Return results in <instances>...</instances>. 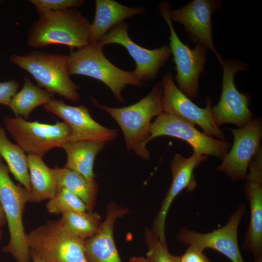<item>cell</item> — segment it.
<instances>
[{"label":"cell","mask_w":262,"mask_h":262,"mask_svg":"<svg viewBox=\"0 0 262 262\" xmlns=\"http://www.w3.org/2000/svg\"><path fill=\"white\" fill-rule=\"evenodd\" d=\"M162 93V84L159 81L145 97L128 106L110 107L99 104L93 98L91 101L117 122L124 136L126 149L133 151L142 159L148 160L150 155L147 145L150 141L151 120L163 112Z\"/></svg>","instance_id":"6da1fadb"},{"label":"cell","mask_w":262,"mask_h":262,"mask_svg":"<svg viewBox=\"0 0 262 262\" xmlns=\"http://www.w3.org/2000/svg\"><path fill=\"white\" fill-rule=\"evenodd\" d=\"M39 16L28 35L27 41L31 47L62 45L74 50L89 44L91 23L77 9L49 11Z\"/></svg>","instance_id":"7a4b0ae2"},{"label":"cell","mask_w":262,"mask_h":262,"mask_svg":"<svg viewBox=\"0 0 262 262\" xmlns=\"http://www.w3.org/2000/svg\"><path fill=\"white\" fill-rule=\"evenodd\" d=\"M103 47L98 42L70 50L67 55L66 69L68 75H80L98 80L112 92L120 102L123 103L121 93L128 85L141 87L133 71H126L111 63L103 52Z\"/></svg>","instance_id":"3957f363"},{"label":"cell","mask_w":262,"mask_h":262,"mask_svg":"<svg viewBox=\"0 0 262 262\" xmlns=\"http://www.w3.org/2000/svg\"><path fill=\"white\" fill-rule=\"evenodd\" d=\"M9 59L30 74L38 87L72 101L79 100L78 90L80 86L71 80L67 73V55L33 50L22 56L12 54Z\"/></svg>","instance_id":"277c9868"},{"label":"cell","mask_w":262,"mask_h":262,"mask_svg":"<svg viewBox=\"0 0 262 262\" xmlns=\"http://www.w3.org/2000/svg\"><path fill=\"white\" fill-rule=\"evenodd\" d=\"M9 170L0 156V202L7 222L10 240L3 251L10 253L16 262H30V249L23 224L22 214L30 192L15 184Z\"/></svg>","instance_id":"5b68a950"},{"label":"cell","mask_w":262,"mask_h":262,"mask_svg":"<svg viewBox=\"0 0 262 262\" xmlns=\"http://www.w3.org/2000/svg\"><path fill=\"white\" fill-rule=\"evenodd\" d=\"M30 249L45 262H88L85 240L66 230L59 220H49L27 234Z\"/></svg>","instance_id":"8992f818"},{"label":"cell","mask_w":262,"mask_h":262,"mask_svg":"<svg viewBox=\"0 0 262 262\" xmlns=\"http://www.w3.org/2000/svg\"><path fill=\"white\" fill-rule=\"evenodd\" d=\"M170 7L168 1L162 2L158 5L160 14L169 29V47L177 71L175 81L185 95L194 98L198 96L199 77L204 71L207 49L200 45L191 49L180 40L168 15Z\"/></svg>","instance_id":"52a82bcc"},{"label":"cell","mask_w":262,"mask_h":262,"mask_svg":"<svg viewBox=\"0 0 262 262\" xmlns=\"http://www.w3.org/2000/svg\"><path fill=\"white\" fill-rule=\"evenodd\" d=\"M3 124L25 152L42 158L51 149L61 147L71 133L70 128L65 122L49 124L28 121L20 116H4Z\"/></svg>","instance_id":"ba28073f"},{"label":"cell","mask_w":262,"mask_h":262,"mask_svg":"<svg viewBox=\"0 0 262 262\" xmlns=\"http://www.w3.org/2000/svg\"><path fill=\"white\" fill-rule=\"evenodd\" d=\"M194 123L172 114L162 112L150 126L149 141L161 136H169L188 143L193 153L213 156L222 160L232 146L227 140L209 136L198 131Z\"/></svg>","instance_id":"9c48e42d"},{"label":"cell","mask_w":262,"mask_h":262,"mask_svg":"<svg viewBox=\"0 0 262 262\" xmlns=\"http://www.w3.org/2000/svg\"><path fill=\"white\" fill-rule=\"evenodd\" d=\"M222 92L218 102L212 107L216 125L233 124L238 128L245 126L253 116L249 109L250 98L248 94L240 93L234 83V77L239 71H245L248 66L244 63L233 59L223 61Z\"/></svg>","instance_id":"30bf717a"},{"label":"cell","mask_w":262,"mask_h":262,"mask_svg":"<svg viewBox=\"0 0 262 262\" xmlns=\"http://www.w3.org/2000/svg\"><path fill=\"white\" fill-rule=\"evenodd\" d=\"M246 210L245 205L240 204L225 225L211 232L200 233L183 228L178 233L177 239L201 252L212 249L232 262H244L238 245V229Z\"/></svg>","instance_id":"8fae6325"},{"label":"cell","mask_w":262,"mask_h":262,"mask_svg":"<svg viewBox=\"0 0 262 262\" xmlns=\"http://www.w3.org/2000/svg\"><path fill=\"white\" fill-rule=\"evenodd\" d=\"M161 107L163 112L181 116L198 125L205 134L226 140L224 131L218 127L212 113V100L207 98L206 106L202 108L193 102L177 87L169 72L162 79Z\"/></svg>","instance_id":"7c38bea8"},{"label":"cell","mask_w":262,"mask_h":262,"mask_svg":"<svg viewBox=\"0 0 262 262\" xmlns=\"http://www.w3.org/2000/svg\"><path fill=\"white\" fill-rule=\"evenodd\" d=\"M129 27L125 22L120 23L104 35L98 43L103 47L110 44L123 46L135 63L132 71L137 79L142 82L152 81L171 55L170 48L163 46L150 49L140 46L129 36Z\"/></svg>","instance_id":"4fadbf2b"},{"label":"cell","mask_w":262,"mask_h":262,"mask_svg":"<svg viewBox=\"0 0 262 262\" xmlns=\"http://www.w3.org/2000/svg\"><path fill=\"white\" fill-rule=\"evenodd\" d=\"M228 129L232 132L233 144L217 170L226 174L233 181L245 180L250 162L261 146L262 119L252 118L242 127Z\"/></svg>","instance_id":"5bb4252c"},{"label":"cell","mask_w":262,"mask_h":262,"mask_svg":"<svg viewBox=\"0 0 262 262\" xmlns=\"http://www.w3.org/2000/svg\"><path fill=\"white\" fill-rule=\"evenodd\" d=\"M244 189L250 206V222L243 249L250 252L254 262H262V148L252 157Z\"/></svg>","instance_id":"9a60e30c"},{"label":"cell","mask_w":262,"mask_h":262,"mask_svg":"<svg viewBox=\"0 0 262 262\" xmlns=\"http://www.w3.org/2000/svg\"><path fill=\"white\" fill-rule=\"evenodd\" d=\"M44 109L62 118L71 129L68 142H100L106 143L118 135L116 129L106 128L91 116L89 108L83 104L78 106L66 104L54 97L44 105Z\"/></svg>","instance_id":"2e32d148"},{"label":"cell","mask_w":262,"mask_h":262,"mask_svg":"<svg viewBox=\"0 0 262 262\" xmlns=\"http://www.w3.org/2000/svg\"><path fill=\"white\" fill-rule=\"evenodd\" d=\"M221 6L222 1L219 0H193L180 9L168 12L172 21L184 26L191 41L214 52L221 65L223 60L213 45L211 18L213 13Z\"/></svg>","instance_id":"e0dca14e"},{"label":"cell","mask_w":262,"mask_h":262,"mask_svg":"<svg viewBox=\"0 0 262 262\" xmlns=\"http://www.w3.org/2000/svg\"><path fill=\"white\" fill-rule=\"evenodd\" d=\"M208 157V155L193 153L190 157L185 158L180 154H176L170 162L172 182L154 218L152 229L164 246H167L165 223L169 208L173 200L182 191L187 189L191 191L195 189L196 183L194 175V170Z\"/></svg>","instance_id":"ac0fdd59"},{"label":"cell","mask_w":262,"mask_h":262,"mask_svg":"<svg viewBox=\"0 0 262 262\" xmlns=\"http://www.w3.org/2000/svg\"><path fill=\"white\" fill-rule=\"evenodd\" d=\"M129 212L114 202L107 207L106 217L97 233L85 240V253L88 262H122L114 238L115 224L117 218Z\"/></svg>","instance_id":"d6986e66"},{"label":"cell","mask_w":262,"mask_h":262,"mask_svg":"<svg viewBox=\"0 0 262 262\" xmlns=\"http://www.w3.org/2000/svg\"><path fill=\"white\" fill-rule=\"evenodd\" d=\"M95 5V17L90 26L89 44L98 42L104 35L124 19L146 12L143 6L130 7L114 0H96Z\"/></svg>","instance_id":"ffe728a7"},{"label":"cell","mask_w":262,"mask_h":262,"mask_svg":"<svg viewBox=\"0 0 262 262\" xmlns=\"http://www.w3.org/2000/svg\"><path fill=\"white\" fill-rule=\"evenodd\" d=\"M105 143L92 141L66 142L61 147L65 150L67 160L65 167L76 171L87 179L94 180V163Z\"/></svg>","instance_id":"44dd1931"},{"label":"cell","mask_w":262,"mask_h":262,"mask_svg":"<svg viewBox=\"0 0 262 262\" xmlns=\"http://www.w3.org/2000/svg\"><path fill=\"white\" fill-rule=\"evenodd\" d=\"M31 183L29 202H39L54 197L57 192L54 168L48 166L43 158L28 154Z\"/></svg>","instance_id":"7402d4cb"},{"label":"cell","mask_w":262,"mask_h":262,"mask_svg":"<svg viewBox=\"0 0 262 262\" xmlns=\"http://www.w3.org/2000/svg\"><path fill=\"white\" fill-rule=\"evenodd\" d=\"M54 170L57 192L65 189L73 193L84 203L88 211L92 212L98 187L95 180H89L80 173L65 167H55Z\"/></svg>","instance_id":"603a6c76"},{"label":"cell","mask_w":262,"mask_h":262,"mask_svg":"<svg viewBox=\"0 0 262 262\" xmlns=\"http://www.w3.org/2000/svg\"><path fill=\"white\" fill-rule=\"evenodd\" d=\"M54 94L35 85L25 77L22 89L12 98L8 106L16 116H23L27 119L35 108L47 104Z\"/></svg>","instance_id":"cb8c5ba5"},{"label":"cell","mask_w":262,"mask_h":262,"mask_svg":"<svg viewBox=\"0 0 262 262\" xmlns=\"http://www.w3.org/2000/svg\"><path fill=\"white\" fill-rule=\"evenodd\" d=\"M0 156L6 162L15 179L30 192L27 155L17 144L12 143L8 139L4 129L0 126Z\"/></svg>","instance_id":"d4e9b609"},{"label":"cell","mask_w":262,"mask_h":262,"mask_svg":"<svg viewBox=\"0 0 262 262\" xmlns=\"http://www.w3.org/2000/svg\"><path fill=\"white\" fill-rule=\"evenodd\" d=\"M59 221L69 232L83 240L94 235L100 225V216L96 213L86 211L69 212L62 214Z\"/></svg>","instance_id":"484cf974"},{"label":"cell","mask_w":262,"mask_h":262,"mask_svg":"<svg viewBox=\"0 0 262 262\" xmlns=\"http://www.w3.org/2000/svg\"><path fill=\"white\" fill-rule=\"evenodd\" d=\"M46 208L49 213L55 214L88 211L87 206L80 198L65 189L59 190L49 199Z\"/></svg>","instance_id":"4316f807"},{"label":"cell","mask_w":262,"mask_h":262,"mask_svg":"<svg viewBox=\"0 0 262 262\" xmlns=\"http://www.w3.org/2000/svg\"><path fill=\"white\" fill-rule=\"evenodd\" d=\"M145 236L148 247L146 258L148 262H180V257L171 254L167 246L161 243L152 230L146 229Z\"/></svg>","instance_id":"83f0119b"},{"label":"cell","mask_w":262,"mask_h":262,"mask_svg":"<svg viewBox=\"0 0 262 262\" xmlns=\"http://www.w3.org/2000/svg\"><path fill=\"white\" fill-rule=\"evenodd\" d=\"M36 8L38 15L49 12L75 8L82 5L83 0H30Z\"/></svg>","instance_id":"f1b7e54d"},{"label":"cell","mask_w":262,"mask_h":262,"mask_svg":"<svg viewBox=\"0 0 262 262\" xmlns=\"http://www.w3.org/2000/svg\"><path fill=\"white\" fill-rule=\"evenodd\" d=\"M19 87V83L15 80L0 82V104L8 106Z\"/></svg>","instance_id":"f546056e"},{"label":"cell","mask_w":262,"mask_h":262,"mask_svg":"<svg viewBox=\"0 0 262 262\" xmlns=\"http://www.w3.org/2000/svg\"><path fill=\"white\" fill-rule=\"evenodd\" d=\"M208 258L203 252L189 246L184 253L180 257V262H201Z\"/></svg>","instance_id":"4dcf8cb0"},{"label":"cell","mask_w":262,"mask_h":262,"mask_svg":"<svg viewBox=\"0 0 262 262\" xmlns=\"http://www.w3.org/2000/svg\"><path fill=\"white\" fill-rule=\"evenodd\" d=\"M30 257L33 262H45L33 250L31 249Z\"/></svg>","instance_id":"1f68e13d"},{"label":"cell","mask_w":262,"mask_h":262,"mask_svg":"<svg viewBox=\"0 0 262 262\" xmlns=\"http://www.w3.org/2000/svg\"><path fill=\"white\" fill-rule=\"evenodd\" d=\"M129 262H148L146 258L143 257H133L130 258Z\"/></svg>","instance_id":"d6a6232c"},{"label":"cell","mask_w":262,"mask_h":262,"mask_svg":"<svg viewBox=\"0 0 262 262\" xmlns=\"http://www.w3.org/2000/svg\"><path fill=\"white\" fill-rule=\"evenodd\" d=\"M6 221L5 215L0 202V227H2Z\"/></svg>","instance_id":"836d02e7"},{"label":"cell","mask_w":262,"mask_h":262,"mask_svg":"<svg viewBox=\"0 0 262 262\" xmlns=\"http://www.w3.org/2000/svg\"><path fill=\"white\" fill-rule=\"evenodd\" d=\"M2 234V230L0 229V240L1 238Z\"/></svg>","instance_id":"e575fe53"},{"label":"cell","mask_w":262,"mask_h":262,"mask_svg":"<svg viewBox=\"0 0 262 262\" xmlns=\"http://www.w3.org/2000/svg\"><path fill=\"white\" fill-rule=\"evenodd\" d=\"M201 262H210L209 260L208 259L207 260L203 261Z\"/></svg>","instance_id":"d590c367"}]
</instances>
